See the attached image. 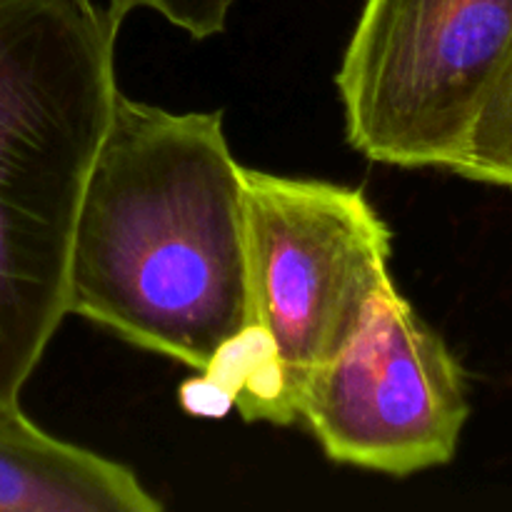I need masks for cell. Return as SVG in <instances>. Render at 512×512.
<instances>
[{
    "label": "cell",
    "mask_w": 512,
    "mask_h": 512,
    "mask_svg": "<svg viewBox=\"0 0 512 512\" xmlns=\"http://www.w3.org/2000/svg\"><path fill=\"white\" fill-rule=\"evenodd\" d=\"M180 405L195 418H225L233 410V403L203 373L180 385Z\"/></svg>",
    "instance_id": "obj_9"
},
{
    "label": "cell",
    "mask_w": 512,
    "mask_h": 512,
    "mask_svg": "<svg viewBox=\"0 0 512 512\" xmlns=\"http://www.w3.org/2000/svg\"><path fill=\"white\" fill-rule=\"evenodd\" d=\"M250 323L275 345L290 400L393 288V238L360 188L243 168Z\"/></svg>",
    "instance_id": "obj_4"
},
{
    "label": "cell",
    "mask_w": 512,
    "mask_h": 512,
    "mask_svg": "<svg viewBox=\"0 0 512 512\" xmlns=\"http://www.w3.org/2000/svg\"><path fill=\"white\" fill-rule=\"evenodd\" d=\"M233 3L235 0H105V13L120 28L135 10H153L190 38L205 40L223 33Z\"/></svg>",
    "instance_id": "obj_8"
},
{
    "label": "cell",
    "mask_w": 512,
    "mask_h": 512,
    "mask_svg": "<svg viewBox=\"0 0 512 512\" xmlns=\"http://www.w3.org/2000/svg\"><path fill=\"white\" fill-rule=\"evenodd\" d=\"M118 25L98 0H0V408L68 315V258L118 95Z\"/></svg>",
    "instance_id": "obj_2"
},
{
    "label": "cell",
    "mask_w": 512,
    "mask_h": 512,
    "mask_svg": "<svg viewBox=\"0 0 512 512\" xmlns=\"http://www.w3.org/2000/svg\"><path fill=\"white\" fill-rule=\"evenodd\" d=\"M512 50V0H365L335 85L373 163L455 173Z\"/></svg>",
    "instance_id": "obj_3"
},
{
    "label": "cell",
    "mask_w": 512,
    "mask_h": 512,
    "mask_svg": "<svg viewBox=\"0 0 512 512\" xmlns=\"http://www.w3.org/2000/svg\"><path fill=\"white\" fill-rule=\"evenodd\" d=\"M118 460L65 443L23 408H0V512H160Z\"/></svg>",
    "instance_id": "obj_6"
},
{
    "label": "cell",
    "mask_w": 512,
    "mask_h": 512,
    "mask_svg": "<svg viewBox=\"0 0 512 512\" xmlns=\"http://www.w3.org/2000/svg\"><path fill=\"white\" fill-rule=\"evenodd\" d=\"M468 418L463 363L395 285L298 395V420L325 458L390 478L453 463Z\"/></svg>",
    "instance_id": "obj_5"
},
{
    "label": "cell",
    "mask_w": 512,
    "mask_h": 512,
    "mask_svg": "<svg viewBox=\"0 0 512 512\" xmlns=\"http://www.w3.org/2000/svg\"><path fill=\"white\" fill-rule=\"evenodd\" d=\"M65 308L193 370L248 328L243 165L220 110L118 90L75 215Z\"/></svg>",
    "instance_id": "obj_1"
},
{
    "label": "cell",
    "mask_w": 512,
    "mask_h": 512,
    "mask_svg": "<svg viewBox=\"0 0 512 512\" xmlns=\"http://www.w3.org/2000/svg\"><path fill=\"white\" fill-rule=\"evenodd\" d=\"M453 175L512 193V50Z\"/></svg>",
    "instance_id": "obj_7"
}]
</instances>
